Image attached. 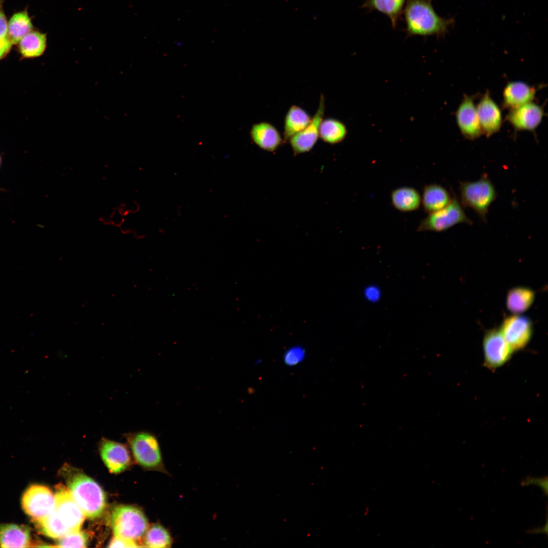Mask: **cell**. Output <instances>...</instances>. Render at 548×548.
<instances>
[{"label": "cell", "instance_id": "1", "mask_svg": "<svg viewBox=\"0 0 548 548\" xmlns=\"http://www.w3.org/2000/svg\"><path fill=\"white\" fill-rule=\"evenodd\" d=\"M403 12L407 36L441 37L454 22L438 16L430 0H407Z\"/></svg>", "mask_w": 548, "mask_h": 548}, {"label": "cell", "instance_id": "2", "mask_svg": "<svg viewBox=\"0 0 548 548\" xmlns=\"http://www.w3.org/2000/svg\"><path fill=\"white\" fill-rule=\"evenodd\" d=\"M68 490L85 516L90 519L100 516L106 507L105 493L89 476L76 474L68 482Z\"/></svg>", "mask_w": 548, "mask_h": 548}, {"label": "cell", "instance_id": "3", "mask_svg": "<svg viewBox=\"0 0 548 548\" xmlns=\"http://www.w3.org/2000/svg\"><path fill=\"white\" fill-rule=\"evenodd\" d=\"M460 202L472 210L484 222L489 209L497 196L495 187L487 174L473 181L459 182Z\"/></svg>", "mask_w": 548, "mask_h": 548}, {"label": "cell", "instance_id": "4", "mask_svg": "<svg viewBox=\"0 0 548 548\" xmlns=\"http://www.w3.org/2000/svg\"><path fill=\"white\" fill-rule=\"evenodd\" d=\"M111 522L115 536L135 542L144 536L149 527L144 512L139 508L130 505L114 508Z\"/></svg>", "mask_w": 548, "mask_h": 548}, {"label": "cell", "instance_id": "5", "mask_svg": "<svg viewBox=\"0 0 548 548\" xmlns=\"http://www.w3.org/2000/svg\"><path fill=\"white\" fill-rule=\"evenodd\" d=\"M128 440L134 457L144 468L169 475L164 465L159 443L153 434L139 432L130 434Z\"/></svg>", "mask_w": 548, "mask_h": 548}, {"label": "cell", "instance_id": "6", "mask_svg": "<svg viewBox=\"0 0 548 548\" xmlns=\"http://www.w3.org/2000/svg\"><path fill=\"white\" fill-rule=\"evenodd\" d=\"M472 221L467 216L464 207L455 194H453L449 204L444 208L428 215L422 219L417 231L439 232L446 231L460 224L472 225Z\"/></svg>", "mask_w": 548, "mask_h": 548}, {"label": "cell", "instance_id": "7", "mask_svg": "<svg viewBox=\"0 0 548 548\" xmlns=\"http://www.w3.org/2000/svg\"><path fill=\"white\" fill-rule=\"evenodd\" d=\"M52 513L70 533L80 530L85 516L68 489L62 485L56 488Z\"/></svg>", "mask_w": 548, "mask_h": 548}, {"label": "cell", "instance_id": "8", "mask_svg": "<svg viewBox=\"0 0 548 548\" xmlns=\"http://www.w3.org/2000/svg\"><path fill=\"white\" fill-rule=\"evenodd\" d=\"M22 507L33 521L39 520L53 510L54 495L48 487L41 485H32L24 492L21 499Z\"/></svg>", "mask_w": 548, "mask_h": 548}, {"label": "cell", "instance_id": "9", "mask_svg": "<svg viewBox=\"0 0 548 548\" xmlns=\"http://www.w3.org/2000/svg\"><path fill=\"white\" fill-rule=\"evenodd\" d=\"M485 365L490 369H496L504 364L511 357L512 350L500 330L488 331L483 339Z\"/></svg>", "mask_w": 548, "mask_h": 548}, {"label": "cell", "instance_id": "10", "mask_svg": "<svg viewBox=\"0 0 548 548\" xmlns=\"http://www.w3.org/2000/svg\"><path fill=\"white\" fill-rule=\"evenodd\" d=\"M325 111V97L321 94L318 107L308 125L292 136L289 142L295 155L310 151L319 138V128Z\"/></svg>", "mask_w": 548, "mask_h": 548}, {"label": "cell", "instance_id": "11", "mask_svg": "<svg viewBox=\"0 0 548 548\" xmlns=\"http://www.w3.org/2000/svg\"><path fill=\"white\" fill-rule=\"evenodd\" d=\"M532 324L527 317L515 314L506 318L500 331L513 351L523 349L532 334Z\"/></svg>", "mask_w": 548, "mask_h": 548}, {"label": "cell", "instance_id": "12", "mask_svg": "<svg viewBox=\"0 0 548 548\" xmlns=\"http://www.w3.org/2000/svg\"><path fill=\"white\" fill-rule=\"evenodd\" d=\"M455 118L460 131L466 139L474 141L483 134L474 96H464L456 111Z\"/></svg>", "mask_w": 548, "mask_h": 548}, {"label": "cell", "instance_id": "13", "mask_svg": "<svg viewBox=\"0 0 548 548\" xmlns=\"http://www.w3.org/2000/svg\"><path fill=\"white\" fill-rule=\"evenodd\" d=\"M544 115L543 108L531 101L509 110L506 119L516 131H534Z\"/></svg>", "mask_w": 548, "mask_h": 548}, {"label": "cell", "instance_id": "14", "mask_svg": "<svg viewBox=\"0 0 548 548\" xmlns=\"http://www.w3.org/2000/svg\"><path fill=\"white\" fill-rule=\"evenodd\" d=\"M476 106L483 134L489 138L498 132L502 124V112L488 91L484 93Z\"/></svg>", "mask_w": 548, "mask_h": 548}, {"label": "cell", "instance_id": "15", "mask_svg": "<svg viewBox=\"0 0 548 548\" xmlns=\"http://www.w3.org/2000/svg\"><path fill=\"white\" fill-rule=\"evenodd\" d=\"M100 453L102 460L112 473H119L130 464L129 452L120 443L103 438L100 443Z\"/></svg>", "mask_w": 548, "mask_h": 548}, {"label": "cell", "instance_id": "16", "mask_svg": "<svg viewBox=\"0 0 548 548\" xmlns=\"http://www.w3.org/2000/svg\"><path fill=\"white\" fill-rule=\"evenodd\" d=\"M250 135L252 141L257 146L268 152L276 151L283 142L277 128L267 122H260L253 124Z\"/></svg>", "mask_w": 548, "mask_h": 548}, {"label": "cell", "instance_id": "17", "mask_svg": "<svg viewBox=\"0 0 548 548\" xmlns=\"http://www.w3.org/2000/svg\"><path fill=\"white\" fill-rule=\"evenodd\" d=\"M536 93V89L523 81L508 82L503 89L502 93V106L511 110L526 103L533 101Z\"/></svg>", "mask_w": 548, "mask_h": 548}, {"label": "cell", "instance_id": "18", "mask_svg": "<svg viewBox=\"0 0 548 548\" xmlns=\"http://www.w3.org/2000/svg\"><path fill=\"white\" fill-rule=\"evenodd\" d=\"M452 198L449 191L436 183L426 185L423 189L421 204L428 214L437 212L448 206Z\"/></svg>", "mask_w": 548, "mask_h": 548}, {"label": "cell", "instance_id": "19", "mask_svg": "<svg viewBox=\"0 0 548 548\" xmlns=\"http://www.w3.org/2000/svg\"><path fill=\"white\" fill-rule=\"evenodd\" d=\"M29 528L23 525H0V546L5 548L32 547Z\"/></svg>", "mask_w": 548, "mask_h": 548}, {"label": "cell", "instance_id": "20", "mask_svg": "<svg viewBox=\"0 0 548 548\" xmlns=\"http://www.w3.org/2000/svg\"><path fill=\"white\" fill-rule=\"evenodd\" d=\"M391 202L397 211L408 213L417 210L421 205V195L418 190L409 186H401L391 193Z\"/></svg>", "mask_w": 548, "mask_h": 548}, {"label": "cell", "instance_id": "21", "mask_svg": "<svg viewBox=\"0 0 548 548\" xmlns=\"http://www.w3.org/2000/svg\"><path fill=\"white\" fill-rule=\"evenodd\" d=\"M312 117L303 108L292 105L287 111L284 122V139L285 142L305 128L310 123Z\"/></svg>", "mask_w": 548, "mask_h": 548}, {"label": "cell", "instance_id": "22", "mask_svg": "<svg viewBox=\"0 0 548 548\" xmlns=\"http://www.w3.org/2000/svg\"><path fill=\"white\" fill-rule=\"evenodd\" d=\"M534 298L535 293L532 289L524 287H515L507 293L506 306L513 314L522 313L530 307Z\"/></svg>", "mask_w": 548, "mask_h": 548}, {"label": "cell", "instance_id": "23", "mask_svg": "<svg viewBox=\"0 0 548 548\" xmlns=\"http://www.w3.org/2000/svg\"><path fill=\"white\" fill-rule=\"evenodd\" d=\"M348 134L346 125L333 118L323 119L319 128V138L324 142L335 145L342 142Z\"/></svg>", "mask_w": 548, "mask_h": 548}, {"label": "cell", "instance_id": "24", "mask_svg": "<svg viewBox=\"0 0 548 548\" xmlns=\"http://www.w3.org/2000/svg\"><path fill=\"white\" fill-rule=\"evenodd\" d=\"M19 49L24 57L33 58L41 56L47 47L46 33L38 31H30L19 42Z\"/></svg>", "mask_w": 548, "mask_h": 548}, {"label": "cell", "instance_id": "25", "mask_svg": "<svg viewBox=\"0 0 548 548\" xmlns=\"http://www.w3.org/2000/svg\"><path fill=\"white\" fill-rule=\"evenodd\" d=\"M406 0H365L362 7L376 10L389 17L393 28L397 25Z\"/></svg>", "mask_w": 548, "mask_h": 548}, {"label": "cell", "instance_id": "26", "mask_svg": "<svg viewBox=\"0 0 548 548\" xmlns=\"http://www.w3.org/2000/svg\"><path fill=\"white\" fill-rule=\"evenodd\" d=\"M144 546L153 548L170 547L173 538L168 530L159 523L149 526L144 536Z\"/></svg>", "mask_w": 548, "mask_h": 548}, {"label": "cell", "instance_id": "27", "mask_svg": "<svg viewBox=\"0 0 548 548\" xmlns=\"http://www.w3.org/2000/svg\"><path fill=\"white\" fill-rule=\"evenodd\" d=\"M32 25L26 11L14 14L8 23V36L11 44H17L31 31Z\"/></svg>", "mask_w": 548, "mask_h": 548}, {"label": "cell", "instance_id": "28", "mask_svg": "<svg viewBox=\"0 0 548 548\" xmlns=\"http://www.w3.org/2000/svg\"><path fill=\"white\" fill-rule=\"evenodd\" d=\"M57 546L63 547H84L87 544L88 536L80 530L70 533L58 538Z\"/></svg>", "mask_w": 548, "mask_h": 548}, {"label": "cell", "instance_id": "29", "mask_svg": "<svg viewBox=\"0 0 548 548\" xmlns=\"http://www.w3.org/2000/svg\"><path fill=\"white\" fill-rule=\"evenodd\" d=\"M306 356L305 349L300 345H294L287 349L283 355L284 364L288 366H294L302 362Z\"/></svg>", "mask_w": 548, "mask_h": 548}, {"label": "cell", "instance_id": "30", "mask_svg": "<svg viewBox=\"0 0 548 548\" xmlns=\"http://www.w3.org/2000/svg\"><path fill=\"white\" fill-rule=\"evenodd\" d=\"M139 546L135 541L117 536H114L109 545V547H136Z\"/></svg>", "mask_w": 548, "mask_h": 548}, {"label": "cell", "instance_id": "31", "mask_svg": "<svg viewBox=\"0 0 548 548\" xmlns=\"http://www.w3.org/2000/svg\"><path fill=\"white\" fill-rule=\"evenodd\" d=\"M10 41L8 36V23L2 8H0V41Z\"/></svg>", "mask_w": 548, "mask_h": 548}, {"label": "cell", "instance_id": "32", "mask_svg": "<svg viewBox=\"0 0 548 548\" xmlns=\"http://www.w3.org/2000/svg\"><path fill=\"white\" fill-rule=\"evenodd\" d=\"M11 45L10 41H0V60L9 52Z\"/></svg>", "mask_w": 548, "mask_h": 548}, {"label": "cell", "instance_id": "33", "mask_svg": "<svg viewBox=\"0 0 548 548\" xmlns=\"http://www.w3.org/2000/svg\"><path fill=\"white\" fill-rule=\"evenodd\" d=\"M1 162H2V159H1V155H0V166L1 165Z\"/></svg>", "mask_w": 548, "mask_h": 548}]
</instances>
